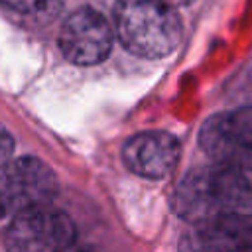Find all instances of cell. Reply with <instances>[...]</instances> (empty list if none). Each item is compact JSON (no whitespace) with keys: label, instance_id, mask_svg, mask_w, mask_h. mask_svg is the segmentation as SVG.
<instances>
[{"label":"cell","instance_id":"obj_8","mask_svg":"<svg viewBox=\"0 0 252 252\" xmlns=\"http://www.w3.org/2000/svg\"><path fill=\"white\" fill-rule=\"evenodd\" d=\"M181 252H252V215L234 213L193 224Z\"/></svg>","mask_w":252,"mask_h":252},{"label":"cell","instance_id":"obj_10","mask_svg":"<svg viewBox=\"0 0 252 252\" xmlns=\"http://www.w3.org/2000/svg\"><path fill=\"white\" fill-rule=\"evenodd\" d=\"M47 0H0V4L8 6V8H14V10H35L39 6H43Z\"/></svg>","mask_w":252,"mask_h":252},{"label":"cell","instance_id":"obj_2","mask_svg":"<svg viewBox=\"0 0 252 252\" xmlns=\"http://www.w3.org/2000/svg\"><path fill=\"white\" fill-rule=\"evenodd\" d=\"M114 32L130 53L156 59L177 47L181 24L175 8L161 0H116Z\"/></svg>","mask_w":252,"mask_h":252},{"label":"cell","instance_id":"obj_4","mask_svg":"<svg viewBox=\"0 0 252 252\" xmlns=\"http://www.w3.org/2000/svg\"><path fill=\"white\" fill-rule=\"evenodd\" d=\"M75 236L73 220L63 211L43 205L12 217L4 240L8 252H61Z\"/></svg>","mask_w":252,"mask_h":252},{"label":"cell","instance_id":"obj_9","mask_svg":"<svg viewBox=\"0 0 252 252\" xmlns=\"http://www.w3.org/2000/svg\"><path fill=\"white\" fill-rule=\"evenodd\" d=\"M12 150H14V138L12 134L0 124V167H4L12 156Z\"/></svg>","mask_w":252,"mask_h":252},{"label":"cell","instance_id":"obj_1","mask_svg":"<svg viewBox=\"0 0 252 252\" xmlns=\"http://www.w3.org/2000/svg\"><path fill=\"white\" fill-rule=\"evenodd\" d=\"M250 201L252 185L244 171L215 161L187 171L173 193L175 213L191 224L242 213Z\"/></svg>","mask_w":252,"mask_h":252},{"label":"cell","instance_id":"obj_12","mask_svg":"<svg viewBox=\"0 0 252 252\" xmlns=\"http://www.w3.org/2000/svg\"><path fill=\"white\" fill-rule=\"evenodd\" d=\"M161 2H165V4H169L173 8H179V6H185V4H189L193 0H161Z\"/></svg>","mask_w":252,"mask_h":252},{"label":"cell","instance_id":"obj_11","mask_svg":"<svg viewBox=\"0 0 252 252\" xmlns=\"http://www.w3.org/2000/svg\"><path fill=\"white\" fill-rule=\"evenodd\" d=\"M61 252H96L94 248H91V246H83V244H77V242H73L71 246H67L65 250H61Z\"/></svg>","mask_w":252,"mask_h":252},{"label":"cell","instance_id":"obj_3","mask_svg":"<svg viewBox=\"0 0 252 252\" xmlns=\"http://www.w3.org/2000/svg\"><path fill=\"white\" fill-rule=\"evenodd\" d=\"M57 195V177L53 169L33 156L8 161L0 171V215L16 217L20 213L51 205Z\"/></svg>","mask_w":252,"mask_h":252},{"label":"cell","instance_id":"obj_5","mask_svg":"<svg viewBox=\"0 0 252 252\" xmlns=\"http://www.w3.org/2000/svg\"><path fill=\"white\" fill-rule=\"evenodd\" d=\"M203 152L215 161L240 171L252 169V108H236L207 118L199 132Z\"/></svg>","mask_w":252,"mask_h":252},{"label":"cell","instance_id":"obj_6","mask_svg":"<svg viewBox=\"0 0 252 252\" xmlns=\"http://www.w3.org/2000/svg\"><path fill=\"white\" fill-rule=\"evenodd\" d=\"M114 43L110 22L93 8L69 14L59 30V49L75 65H94L108 57Z\"/></svg>","mask_w":252,"mask_h":252},{"label":"cell","instance_id":"obj_7","mask_svg":"<svg viewBox=\"0 0 252 252\" xmlns=\"http://www.w3.org/2000/svg\"><path fill=\"white\" fill-rule=\"evenodd\" d=\"M179 142L163 130H150L132 136L122 150V159L130 171L148 179L169 175L179 161Z\"/></svg>","mask_w":252,"mask_h":252}]
</instances>
